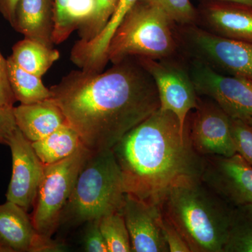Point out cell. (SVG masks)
<instances>
[{
	"label": "cell",
	"instance_id": "6da1fadb",
	"mask_svg": "<svg viewBox=\"0 0 252 252\" xmlns=\"http://www.w3.org/2000/svg\"><path fill=\"white\" fill-rule=\"evenodd\" d=\"M50 90L68 125L93 152L112 149L160 108L155 83L137 58L102 72L72 71Z\"/></svg>",
	"mask_w": 252,
	"mask_h": 252
},
{
	"label": "cell",
	"instance_id": "7a4b0ae2",
	"mask_svg": "<svg viewBox=\"0 0 252 252\" xmlns=\"http://www.w3.org/2000/svg\"><path fill=\"white\" fill-rule=\"evenodd\" d=\"M126 193L158 205L172 186L200 178L203 157L195 152L187 124L159 108L129 131L112 148Z\"/></svg>",
	"mask_w": 252,
	"mask_h": 252
},
{
	"label": "cell",
	"instance_id": "3957f363",
	"mask_svg": "<svg viewBox=\"0 0 252 252\" xmlns=\"http://www.w3.org/2000/svg\"><path fill=\"white\" fill-rule=\"evenodd\" d=\"M190 252H223L232 208L200 178L172 186L158 204Z\"/></svg>",
	"mask_w": 252,
	"mask_h": 252
},
{
	"label": "cell",
	"instance_id": "277c9868",
	"mask_svg": "<svg viewBox=\"0 0 252 252\" xmlns=\"http://www.w3.org/2000/svg\"><path fill=\"white\" fill-rule=\"evenodd\" d=\"M123 176L112 149L92 152L76 181L61 222L80 225L122 211Z\"/></svg>",
	"mask_w": 252,
	"mask_h": 252
},
{
	"label": "cell",
	"instance_id": "5b68a950",
	"mask_svg": "<svg viewBox=\"0 0 252 252\" xmlns=\"http://www.w3.org/2000/svg\"><path fill=\"white\" fill-rule=\"evenodd\" d=\"M175 26L160 8L138 0L113 34L107 61L114 64L128 58L170 59L178 48Z\"/></svg>",
	"mask_w": 252,
	"mask_h": 252
},
{
	"label": "cell",
	"instance_id": "8992f818",
	"mask_svg": "<svg viewBox=\"0 0 252 252\" xmlns=\"http://www.w3.org/2000/svg\"><path fill=\"white\" fill-rule=\"evenodd\" d=\"M93 152L82 146L71 157L44 168L31 216L36 230L51 239L86 160Z\"/></svg>",
	"mask_w": 252,
	"mask_h": 252
},
{
	"label": "cell",
	"instance_id": "52a82bcc",
	"mask_svg": "<svg viewBox=\"0 0 252 252\" xmlns=\"http://www.w3.org/2000/svg\"><path fill=\"white\" fill-rule=\"evenodd\" d=\"M177 38L193 59L230 76L252 81V44L228 39L198 25L179 26Z\"/></svg>",
	"mask_w": 252,
	"mask_h": 252
},
{
	"label": "cell",
	"instance_id": "ba28073f",
	"mask_svg": "<svg viewBox=\"0 0 252 252\" xmlns=\"http://www.w3.org/2000/svg\"><path fill=\"white\" fill-rule=\"evenodd\" d=\"M190 63L189 75L198 95L212 99L232 119L252 117V81L221 74L198 59Z\"/></svg>",
	"mask_w": 252,
	"mask_h": 252
},
{
	"label": "cell",
	"instance_id": "9c48e42d",
	"mask_svg": "<svg viewBox=\"0 0 252 252\" xmlns=\"http://www.w3.org/2000/svg\"><path fill=\"white\" fill-rule=\"evenodd\" d=\"M137 59L155 83L160 109L173 113L185 129L189 113L198 104V94L189 71L168 59Z\"/></svg>",
	"mask_w": 252,
	"mask_h": 252
},
{
	"label": "cell",
	"instance_id": "30bf717a",
	"mask_svg": "<svg viewBox=\"0 0 252 252\" xmlns=\"http://www.w3.org/2000/svg\"><path fill=\"white\" fill-rule=\"evenodd\" d=\"M200 179L230 206L252 204V166L238 154L203 157Z\"/></svg>",
	"mask_w": 252,
	"mask_h": 252
},
{
	"label": "cell",
	"instance_id": "8fae6325",
	"mask_svg": "<svg viewBox=\"0 0 252 252\" xmlns=\"http://www.w3.org/2000/svg\"><path fill=\"white\" fill-rule=\"evenodd\" d=\"M189 138L202 157H231L236 154L231 132V118L212 99L202 101L191 121H187Z\"/></svg>",
	"mask_w": 252,
	"mask_h": 252
},
{
	"label": "cell",
	"instance_id": "7c38bea8",
	"mask_svg": "<svg viewBox=\"0 0 252 252\" xmlns=\"http://www.w3.org/2000/svg\"><path fill=\"white\" fill-rule=\"evenodd\" d=\"M7 145L12 157V175L6 200L17 204L26 211L33 207L44 174V165L33 149L32 142L16 129Z\"/></svg>",
	"mask_w": 252,
	"mask_h": 252
},
{
	"label": "cell",
	"instance_id": "4fadbf2b",
	"mask_svg": "<svg viewBox=\"0 0 252 252\" xmlns=\"http://www.w3.org/2000/svg\"><path fill=\"white\" fill-rule=\"evenodd\" d=\"M122 212L132 252H169L162 234V212L158 205L126 193Z\"/></svg>",
	"mask_w": 252,
	"mask_h": 252
},
{
	"label": "cell",
	"instance_id": "5bb4252c",
	"mask_svg": "<svg viewBox=\"0 0 252 252\" xmlns=\"http://www.w3.org/2000/svg\"><path fill=\"white\" fill-rule=\"evenodd\" d=\"M0 240L12 252H61L63 245L36 230L28 212L6 200L0 205Z\"/></svg>",
	"mask_w": 252,
	"mask_h": 252
},
{
	"label": "cell",
	"instance_id": "9a60e30c",
	"mask_svg": "<svg viewBox=\"0 0 252 252\" xmlns=\"http://www.w3.org/2000/svg\"><path fill=\"white\" fill-rule=\"evenodd\" d=\"M197 24L217 35L252 44V6L238 2L200 4Z\"/></svg>",
	"mask_w": 252,
	"mask_h": 252
},
{
	"label": "cell",
	"instance_id": "2e32d148",
	"mask_svg": "<svg viewBox=\"0 0 252 252\" xmlns=\"http://www.w3.org/2000/svg\"><path fill=\"white\" fill-rule=\"evenodd\" d=\"M55 0H19L11 25L25 38L54 47Z\"/></svg>",
	"mask_w": 252,
	"mask_h": 252
},
{
	"label": "cell",
	"instance_id": "e0dca14e",
	"mask_svg": "<svg viewBox=\"0 0 252 252\" xmlns=\"http://www.w3.org/2000/svg\"><path fill=\"white\" fill-rule=\"evenodd\" d=\"M16 125L30 142L40 140L67 124L59 106L52 99L14 107Z\"/></svg>",
	"mask_w": 252,
	"mask_h": 252
},
{
	"label": "cell",
	"instance_id": "ac0fdd59",
	"mask_svg": "<svg viewBox=\"0 0 252 252\" xmlns=\"http://www.w3.org/2000/svg\"><path fill=\"white\" fill-rule=\"evenodd\" d=\"M32 145L44 167L62 161L84 146L77 132L67 124L44 138L32 142Z\"/></svg>",
	"mask_w": 252,
	"mask_h": 252
},
{
	"label": "cell",
	"instance_id": "d6986e66",
	"mask_svg": "<svg viewBox=\"0 0 252 252\" xmlns=\"http://www.w3.org/2000/svg\"><path fill=\"white\" fill-rule=\"evenodd\" d=\"M10 58L24 70L41 77L59 59L60 53L54 48L25 38L13 46Z\"/></svg>",
	"mask_w": 252,
	"mask_h": 252
},
{
	"label": "cell",
	"instance_id": "ffe728a7",
	"mask_svg": "<svg viewBox=\"0 0 252 252\" xmlns=\"http://www.w3.org/2000/svg\"><path fill=\"white\" fill-rule=\"evenodd\" d=\"M6 61L8 79L16 101L29 104L51 98V91L43 84L41 77L20 67L10 56Z\"/></svg>",
	"mask_w": 252,
	"mask_h": 252
},
{
	"label": "cell",
	"instance_id": "44dd1931",
	"mask_svg": "<svg viewBox=\"0 0 252 252\" xmlns=\"http://www.w3.org/2000/svg\"><path fill=\"white\" fill-rule=\"evenodd\" d=\"M223 252H252V204L232 208Z\"/></svg>",
	"mask_w": 252,
	"mask_h": 252
},
{
	"label": "cell",
	"instance_id": "7402d4cb",
	"mask_svg": "<svg viewBox=\"0 0 252 252\" xmlns=\"http://www.w3.org/2000/svg\"><path fill=\"white\" fill-rule=\"evenodd\" d=\"M99 225L108 252H132L130 235L122 211L102 217Z\"/></svg>",
	"mask_w": 252,
	"mask_h": 252
},
{
	"label": "cell",
	"instance_id": "603a6c76",
	"mask_svg": "<svg viewBox=\"0 0 252 252\" xmlns=\"http://www.w3.org/2000/svg\"><path fill=\"white\" fill-rule=\"evenodd\" d=\"M120 0H94L92 12L79 25V41L86 42L98 36L117 9Z\"/></svg>",
	"mask_w": 252,
	"mask_h": 252
},
{
	"label": "cell",
	"instance_id": "cb8c5ba5",
	"mask_svg": "<svg viewBox=\"0 0 252 252\" xmlns=\"http://www.w3.org/2000/svg\"><path fill=\"white\" fill-rule=\"evenodd\" d=\"M160 8L175 26L196 25L198 9L190 0H145Z\"/></svg>",
	"mask_w": 252,
	"mask_h": 252
},
{
	"label": "cell",
	"instance_id": "d4e9b609",
	"mask_svg": "<svg viewBox=\"0 0 252 252\" xmlns=\"http://www.w3.org/2000/svg\"><path fill=\"white\" fill-rule=\"evenodd\" d=\"M231 132L236 153L252 166V127L242 119H232Z\"/></svg>",
	"mask_w": 252,
	"mask_h": 252
},
{
	"label": "cell",
	"instance_id": "484cf974",
	"mask_svg": "<svg viewBox=\"0 0 252 252\" xmlns=\"http://www.w3.org/2000/svg\"><path fill=\"white\" fill-rule=\"evenodd\" d=\"M99 220L86 223L84 235V250L87 252H108L107 244L99 225Z\"/></svg>",
	"mask_w": 252,
	"mask_h": 252
},
{
	"label": "cell",
	"instance_id": "4316f807",
	"mask_svg": "<svg viewBox=\"0 0 252 252\" xmlns=\"http://www.w3.org/2000/svg\"><path fill=\"white\" fill-rule=\"evenodd\" d=\"M70 0H55L54 44H61L69 37L67 22V8Z\"/></svg>",
	"mask_w": 252,
	"mask_h": 252
},
{
	"label": "cell",
	"instance_id": "83f0119b",
	"mask_svg": "<svg viewBox=\"0 0 252 252\" xmlns=\"http://www.w3.org/2000/svg\"><path fill=\"white\" fill-rule=\"evenodd\" d=\"M162 230L169 252H190L185 239L162 214Z\"/></svg>",
	"mask_w": 252,
	"mask_h": 252
},
{
	"label": "cell",
	"instance_id": "f1b7e54d",
	"mask_svg": "<svg viewBox=\"0 0 252 252\" xmlns=\"http://www.w3.org/2000/svg\"><path fill=\"white\" fill-rule=\"evenodd\" d=\"M17 128L14 107H6L0 104V144H7L10 137Z\"/></svg>",
	"mask_w": 252,
	"mask_h": 252
},
{
	"label": "cell",
	"instance_id": "f546056e",
	"mask_svg": "<svg viewBox=\"0 0 252 252\" xmlns=\"http://www.w3.org/2000/svg\"><path fill=\"white\" fill-rule=\"evenodd\" d=\"M16 101L8 79L7 61L0 53V104L13 107Z\"/></svg>",
	"mask_w": 252,
	"mask_h": 252
},
{
	"label": "cell",
	"instance_id": "4dcf8cb0",
	"mask_svg": "<svg viewBox=\"0 0 252 252\" xmlns=\"http://www.w3.org/2000/svg\"><path fill=\"white\" fill-rule=\"evenodd\" d=\"M19 0H0V14L11 25L14 20L15 11Z\"/></svg>",
	"mask_w": 252,
	"mask_h": 252
},
{
	"label": "cell",
	"instance_id": "1f68e13d",
	"mask_svg": "<svg viewBox=\"0 0 252 252\" xmlns=\"http://www.w3.org/2000/svg\"><path fill=\"white\" fill-rule=\"evenodd\" d=\"M200 4L220 2H238L252 6V0H199Z\"/></svg>",
	"mask_w": 252,
	"mask_h": 252
},
{
	"label": "cell",
	"instance_id": "d6a6232c",
	"mask_svg": "<svg viewBox=\"0 0 252 252\" xmlns=\"http://www.w3.org/2000/svg\"><path fill=\"white\" fill-rule=\"evenodd\" d=\"M0 252H12V251L0 240Z\"/></svg>",
	"mask_w": 252,
	"mask_h": 252
},
{
	"label": "cell",
	"instance_id": "836d02e7",
	"mask_svg": "<svg viewBox=\"0 0 252 252\" xmlns=\"http://www.w3.org/2000/svg\"><path fill=\"white\" fill-rule=\"evenodd\" d=\"M245 122L248 123L249 125L252 127V117L248 118V119H244Z\"/></svg>",
	"mask_w": 252,
	"mask_h": 252
}]
</instances>
